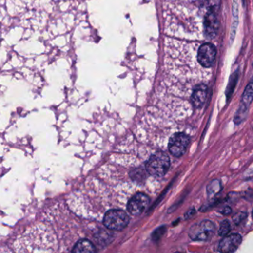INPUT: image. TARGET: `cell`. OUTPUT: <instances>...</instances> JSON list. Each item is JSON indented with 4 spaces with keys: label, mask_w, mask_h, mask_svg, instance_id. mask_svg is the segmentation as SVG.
<instances>
[{
    "label": "cell",
    "mask_w": 253,
    "mask_h": 253,
    "mask_svg": "<svg viewBox=\"0 0 253 253\" xmlns=\"http://www.w3.org/2000/svg\"><path fill=\"white\" fill-rule=\"evenodd\" d=\"M171 164L168 155L162 151L152 154L146 164L147 172L152 176L161 177L167 173Z\"/></svg>",
    "instance_id": "obj_1"
},
{
    "label": "cell",
    "mask_w": 253,
    "mask_h": 253,
    "mask_svg": "<svg viewBox=\"0 0 253 253\" xmlns=\"http://www.w3.org/2000/svg\"><path fill=\"white\" fill-rule=\"evenodd\" d=\"M215 226L209 220H204L191 227L189 236L194 241H207L211 239L215 234Z\"/></svg>",
    "instance_id": "obj_2"
},
{
    "label": "cell",
    "mask_w": 253,
    "mask_h": 253,
    "mask_svg": "<svg viewBox=\"0 0 253 253\" xmlns=\"http://www.w3.org/2000/svg\"><path fill=\"white\" fill-rule=\"evenodd\" d=\"M129 217L122 210H111L104 217V224L113 230H121L129 224Z\"/></svg>",
    "instance_id": "obj_3"
},
{
    "label": "cell",
    "mask_w": 253,
    "mask_h": 253,
    "mask_svg": "<svg viewBox=\"0 0 253 253\" xmlns=\"http://www.w3.org/2000/svg\"><path fill=\"white\" fill-rule=\"evenodd\" d=\"M190 144V138L184 133H177L169 141V150L176 158L182 156Z\"/></svg>",
    "instance_id": "obj_4"
},
{
    "label": "cell",
    "mask_w": 253,
    "mask_h": 253,
    "mask_svg": "<svg viewBox=\"0 0 253 253\" xmlns=\"http://www.w3.org/2000/svg\"><path fill=\"white\" fill-rule=\"evenodd\" d=\"M253 100V82L250 83L246 87L244 94L241 98V105L238 112L235 114V124H239L244 121V118L247 115V109L249 108Z\"/></svg>",
    "instance_id": "obj_5"
},
{
    "label": "cell",
    "mask_w": 253,
    "mask_h": 253,
    "mask_svg": "<svg viewBox=\"0 0 253 253\" xmlns=\"http://www.w3.org/2000/svg\"><path fill=\"white\" fill-rule=\"evenodd\" d=\"M217 51L215 45L204 43L201 45L198 51V61L203 67L210 68L214 65Z\"/></svg>",
    "instance_id": "obj_6"
},
{
    "label": "cell",
    "mask_w": 253,
    "mask_h": 253,
    "mask_svg": "<svg viewBox=\"0 0 253 253\" xmlns=\"http://www.w3.org/2000/svg\"><path fill=\"white\" fill-rule=\"evenodd\" d=\"M149 197L144 193H137L128 202V211L131 215L136 216L141 215L147 206L149 205Z\"/></svg>",
    "instance_id": "obj_7"
},
{
    "label": "cell",
    "mask_w": 253,
    "mask_h": 253,
    "mask_svg": "<svg viewBox=\"0 0 253 253\" xmlns=\"http://www.w3.org/2000/svg\"><path fill=\"white\" fill-rule=\"evenodd\" d=\"M242 242V238L239 234H231L224 237L218 246V250L223 253H232L236 251Z\"/></svg>",
    "instance_id": "obj_8"
},
{
    "label": "cell",
    "mask_w": 253,
    "mask_h": 253,
    "mask_svg": "<svg viewBox=\"0 0 253 253\" xmlns=\"http://www.w3.org/2000/svg\"><path fill=\"white\" fill-rule=\"evenodd\" d=\"M204 32L206 37L213 39L218 34L219 22L217 18L216 13L207 12L204 20Z\"/></svg>",
    "instance_id": "obj_9"
},
{
    "label": "cell",
    "mask_w": 253,
    "mask_h": 253,
    "mask_svg": "<svg viewBox=\"0 0 253 253\" xmlns=\"http://www.w3.org/2000/svg\"><path fill=\"white\" fill-rule=\"evenodd\" d=\"M207 86L204 84L198 85L196 88L194 89L193 92L192 104L196 108H200L204 105L207 99Z\"/></svg>",
    "instance_id": "obj_10"
},
{
    "label": "cell",
    "mask_w": 253,
    "mask_h": 253,
    "mask_svg": "<svg viewBox=\"0 0 253 253\" xmlns=\"http://www.w3.org/2000/svg\"><path fill=\"white\" fill-rule=\"evenodd\" d=\"M72 252L75 253H94L96 252V248L91 241L82 239L77 243Z\"/></svg>",
    "instance_id": "obj_11"
},
{
    "label": "cell",
    "mask_w": 253,
    "mask_h": 253,
    "mask_svg": "<svg viewBox=\"0 0 253 253\" xmlns=\"http://www.w3.org/2000/svg\"><path fill=\"white\" fill-rule=\"evenodd\" d=\"M221 0H200L201 7L205 8L207 12H215L219 9Z\"/></svg>",
    "instance_id": "obj_12"
},
{
    "label": "cell",
    "mask_w": 253,
    "mask_h": 253,
    "mask_svg": "<svg viewBox=\"0 0 253 253\" xmlns=\"http://www.w3.org/2000/svg\"><path fill=\"white\" fill-rule=\"evenodd\" d=\"M233 15H234V23L232 25L231 28V34H230V37H231L232 41H234V37L235 35V31L237 29V26L238 24V0H234V7H233Z\"/></svg>",
    "instance_id": "obj_13"
},
{
    "label": "cell",
    "mask_w": 253,
    "mask_h": 253,
    "mask_svg": "<svg viewBox=\"0 0 253 253\" xmlns=\"http://www.w3.org/2000/svg\"><path fill=\"white\" fill-rule=\"evenodd\" d=\"M222 190V186L218 180H214L208 184L207 187V194L209 196H215Z\"/></svg>",
    "instance_id": "obj_14"
},
{
    "label": "cell",
    "mask_w": 253,
    "mask_h": 253,
    "mask_svg": "<svg viewBox=\"0 0 253 253\" xmlns=\"http://www.w3.org/2000/svg\"><path fill=\"white\" fill-rule=\"evenodd\" d=\"M238 78V71H235L234 74H232L231 77H230V82H229L228 86L227 88V97L228 98L229 97L232 95L233 92H234V89H235V85L237 84V81Z\"/></svg>",
    "instance_id": "obj_15"
},
{
    "label": "cell",
    "mask_w": 253,
    "mask_h": 253,
    "mask_svg": "<svg viewBox=\"0 0 253 253\" xmlns=\"http://www.w3.org/2000/svg\"><path fill=\"white\" fill-rule=\"evenodd\" d=\"M230 230H231V226L228 220H224L220 224L218 235L221 237L226 236L230 233Z\"/></svg>",
    "instance_id": "obj_16"
},
{
    "label": "cell",
    "mask_w": 253,
    "mask_h": 253,
    "mask_svg": "<svg viewBox=\"0 0 253 253\" xmlns=\"http://www.w3.org/2000/svg\"><path fill=\"white\" fill-rule=\"evenodd\" d=\"M247 216V213L244 212V211H240V212L236 213V214L234 215L233 220H234V223H235V224H240L244 220L246 219Z\"/></svg>",
    "instance_id": "obj_17"
},
{
    "label": "cell",
    "mask_w": 253,
    "mask_h": 253,
    "mask_svg": "<svg viewBox=\"0 0 253 253\" xmlns=\"http://www.w3.org/2000/svg\"><path fill=\"white\" fill-rule=\"evenodd\" d=\"M232 209L230 207H225L221 210V213L222 215H229L231 213Z\"/></svg>",
    "instance_id": "obj_18"
},
{
    "label": "cell",
    "mask_w": 253,
    "mask_h": 253,
    "mask_svg": "<svg viewBox=\"0 0 253 253\" xmlns=\"http://www.w3.org/2000/svg\"><path fill=\"white\" fill-rule=\"evenodd\" d=\"M252 217H253V212H252Z\"/></svg>",
    "instance_id": "obj_19"
}]
</instances>
